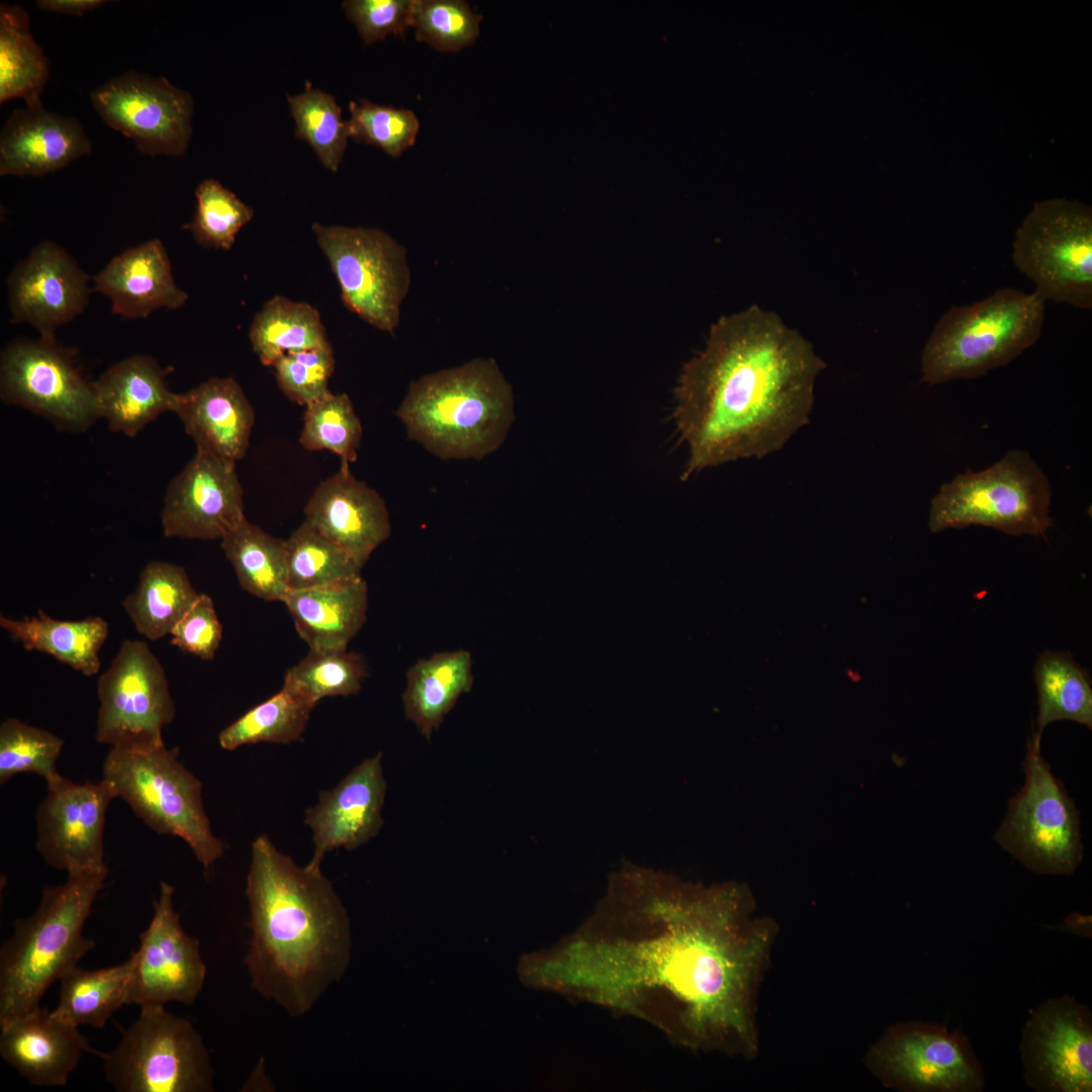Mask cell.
Instances as JSON below:
<instances>
[{"label":"cell","instance_id":"60d3db41","mask_svg":"<svg viewBox=\"0 0 1092 1092\" xmlns=\"http://www.w3.org/2000/svg\"><path fill=\"white\" fill-rule=\"evenodd\" d=\"M295 136L307 143L323 166L337 172L348 146L347 121L333 95L310 86L287 95Z\"/></svg>","mask_w":1092,"mask_h":1092},{"label":"cell","instance_id":"7dc6e473","mask_svg":"<svg viewBox=\"0 0 1092 1092\" xmlns=\"http://www.w3.org/2000/svg\"><path fill=\"white\" fill-rule=\"evenodd\" d=\"M272 367L282 392L292 401L307 406L331 392L329 381L335 369L333 347L290 352Z\"/></svg>","mask_w":1092,"mask_h":1092},{"label":"cell","instance_id":"44dd1931","mask_svg":"<svg viewBox=\"0 0 1092 1092\" xmlns=\"http://www.w3.org/2000/svg\"><path fill=\"white\" fill-rule=\"evenodd\" d=\"M7 285L11 322L30 325L43 339H55L59 327L82 313L91 292L88 275L52 242L33 247L14 266Z\"/></svg>","mask_w":1092,"mask_h":1092},{"label":"cell","instance_id":"5b68a950","mask_svg":"<svg viewBox=\"0 0 1092 1092\" xmlns=\"http://www.w3.org/2000/svg\"><path fill=\"white\" fill-rule=\"evenodd\" d=\"M106 875V866L68 873L64 884L42 889L30 916L14 921L0 949V1024L38 1007L48 988L94 948L83 927Z\"/></svg>","mask_w":1092,"mask_h":1092},{"label":"cell","instance_id":"d6a6232c","mask_svg":"<svg viewBox=\"0 0 1092 1092\" xmlns=\"http://www.w3.org/2000/svg\"><path fill=\"white\" fill-rule=\"evenodd\" d=\"M49 78V61L30 33L27 12L1 4L0 102L21 98L28 107L40 105Z\"/></svg>","mask_w":1092,"mask_h":1092},{"label":"cell","instance_id":"7c38bea8","mask_svg":"<svg viewBox=\"0 0 1092 1092\" xmlns=\"http://www.w3.org/2000/svg\"><path fill=\"white\" fill-rule=\"evenodd\" d=\"M344 305L374 328L393 334L412 276L406 250L376 228L311 224Z\"/></svg>","mask_w":1092,"mask_h":1092},{"label":"cell","instance_id":"ee69618b","mask_svg":"<svg viewBox=\"0 0 1092 1092\" xmlns=\"http://www.w3.org/2000/svg\"><path fill=\"white\" fill-rule=\"evenodd\" d=\"M64 741L54 733L9 718L0 725V783L22 772L46 782L59 772L56 767Z\"/></svg>","mask_w":1092,"mask_h":1092},{"label":"cell","instance_id":"4dcf8cb0","mask_svg":"<svg viewBox=\"0 0 1092 1092\" xmlns=\"http://www.w3.org/2000/svg\"><path fill=\"white\" fill-rule=\"evenodd\" d=\"M0 626L26 650L50 654L84 675L99 670V650L108 635V624L101 617L57 620L39 610L22 619L1 615Z\"/></svg>","mask_w":1092,"mask_h":1092},{"label":"cell","instance_id":"8992f818","mask_svg":"<svg viewBox=\"0 0 1092 1092\" xmlns=\"http://www.w3.org/2000/svg\"><path fill=\"white\" fill-rule=\"evenodd\" d=\"M1045 301L1001 288L970 305L951 306L935 325L921 358L929 385L972 379L1005 366L1040 337Z\"/></svg>","mask_w":1092,"mask_h":1092},{"label":"cell","instance_id":"4316f807","mask_svg":"<svg viewBox=\"0 0 1092 1092\" xmlns=\"http://www.w3.org/2000/svg\"><path fill=\"white\" fill-rule=\"evenodd\" d=\"M94 290L111 302L113 313L147 317L160 308L177 309L189 295L175 282L168 253L159 239L127 249L94 277Z\"/></svg>","mask_w":1092,"mask_h":1092},{"label":"cell","instance_id":"8d00e7d4","mask_svg":"<svg viewBox=\"0 0 1092 1092\" xmlns=\"http://www.w3.org/2000/svg\"><path fill=\"white\" fill-rule=\"evenodd\" d=\"M240 585L266 601H280L289 592L286 540L269 535L245 520L220 543Z\"/></svg>","mask_w":1092,"mask_h":1092},{"label":"cell","instance_id":"bcb514c9","mask_svg":"<svg viewBox=\"0 0 1092 1092\" xmlns=\"http://www.w3.org/2000/svg\"><path fill=\"white\" fill-rule=\"evenodd\" d=\"M349 111L348 135L356 142L377 146L392 158H398L416 143L420 122L413 110L361 99L351 101Z\"/></svg>","mask_w":1092,"mask_h":1092},{"label":"cell","instance_id":"7a4b0ae2","mask_svg":"<svg viewBox=\"0 0 1092 1092\" xmlns=\"http://www.w3.org/2000/svg\"><path fill=\"white\" fill-rule=\"evenodd\" d=\"M826 367L813 346L758 305L719 318L684 366L673 419L689 448L682 478L781 450L810 422Z\"/></svg>","mask_w":1092,"mask_h":1092},{"label":"cell","instance_id":"b9f144b4","mask_svg":"<svg viewBox=\"0 0 1092 1092\" xmlns=\"http://www.w3.org/2000/svg\"><path fill=\"white\" fill-rule=\"evenodd\" d=\"M362 425L346 393L330 392L305 406L299 443L309 451L328 450L341 462H355Z\"/></svg>","mask_w":1092,"mask_h":1092},{"label":"cell","instance_id":"8fae6325","mask_svg":"<svg viewBox=\"0 0 1092 1092\" xmlns=\"http://www.w3.org/2000/svg\"><path fill=\"white\" fill-rule=\"evenodd\" d=\"M1023 767L1024 786L1009 801L995 839L1033 872L1071 875L1083 856L1079 812L1032 739Z\"/></svg>","mask_w":1092,"mask_h":1092},{"label":"cell","instance_id":"f6af8a7d","mask_svg":"<svg viewBox=\"0 0 1092 1092\" xmlns=\"http://www.w3.org/2000/svg\"><path fill=\"white\" fill-rule=\"evenodd\" d=\"M482 15L462 0H414L416 38L439 52L456 53L479 35Z\"/></svg>","mask_w":1092,"mask_h":1092},{"label":"cell","instance_id":"83f0119b","mask_svg":"<svg viewBox=\"0 0 1092 1092\" xmlns=\"http://www.w3.org/2000/svg\"><path fill=\"white\" fill-rule=\"evenodd\" d=\"M168 372L148 355L114 363L93 381L99 418L111 431L134 437L161 414L174 413L179 393L168 388Z\"/></svg>","mask_w":1092,"mask_h":1092},{"label":"cell","instance_id":"816d5d0a","mask_svg":"<svg viewBox=\"0 0 1092 1092\" xmlns=\"http://www.w3.org/2000/svg\"><path fill=\"white\" fill-rule=\"evenodd\" d=\"M1065 928L1078 935L1090 936L1091 919L1081 914H1071L1065 919Z\"/></svg>","mask_w":1092,"mask_h":1092},{"label":"cell","instance_id":"ab89813d","mask_svg":"<svg viewBox=\"0 0 1092 1092\" xmlns=\"http://www.w3.org/2000/svg\"><path fill=\"white\" fill-rule=\"evenodd\" d=\"M366 675L365 663L355 652L309 650L286 671L283 687L314 707L327 697L357 694Z\"/></svg>","mask_w":1092,"mask_h":1092},{"label":"cell","instance_id":"30bf717a","mask_svg":"<svg viewBox=\"0 0 1092 1092\" xmlns=\"http://www.w3.org/2000/svg\"><path fill=\"white\" fill-rule=\"evenodd\" d=\"M1015 267L1044 301L1092 307V212L1061 198L1034 204L1012 243Z\"/></svg>","mask_w":1092,"mask_h":1092},{"label":"cell","instance_id":"9c48e42d","mask_svg":"<svg viewBox=\"0 0 1092 1092\" xmlns=\"http://www.w3.org/2000/svg\"><path fill=\"white\" fill-rule=\"evenodd\" d=\"M116 1048L90 1054L103 1062L107 1081L120 1092H209L214 1071L203 1040L186 1019L164 1006L141 1007Z\"/></svg>","mask_w":1092,"mask_h":1092},{"label":"cell","instance_id":"d6986e66","mask_svg":"<svg viewBox=\"0 0 1092 1092\" xmlns=\"http://www.w3.org/2000/svg\"><path fill=\"white\" fill-rule=\"evenodd\" d=\"M46 783L35 812V847L44 862L67 873L104 867L105 816L116 798L111 784H76L60 774Z\"/></svg>","mask_w":1092,"mask_h":1092},{"label":"cell","instance_id":"c3c4849f","mask_svg":"<svg viewBox=\"0 0 1092 1092\" xmlns=\"http://www.w3.org/2000/svg\"><path fill=\"white\" fill-rule=\"evenodd\" d=\"M414 0H347L342 3L366 44L412 27Z\"/></svg>","mask_w":1092,"mask_h":1092},{"label":"cell","instance_id":"1f68e13d","mask_svg":"<svg viewBox=\"0 0 1092 1092\" xmlns=\"http://www.w3.org/2000/svg\"><path fill=\"white\" fill-rule=\"evenodd\" d=\"M198 597L183 567L155 560L143 568L122 606L136 631L156 641L171 633Z\"/></svg>","mask_w":1092,"mask_h":1092},{"label":"cell","instance_id":"f907efd6","mask_svg":"<svg viewBox=\"0 0 1092 1092\" xmlns=\"http://www.w3.org/2000/svg\"><path fill=\"white\" fill-rule=\"evenodd\" d=\"M105 3L103 0H39L36 6L52 13L81 16Z\"/></svg>","mask_w":1092,"mask_h":1092},{"label":"cell","instance_id":"7402d4cb","mask_svg":"<svg viewBox=\"0 0 1092 1092\" xmlns=\"http://www.w3.org/2000/svg\"><path fill=\"white\" fill-rule=\"evenodd\" d=\"M386 790L379 752L357 764L336 787L321 792L316 804L304 813L313 843L306 864L321 869L328 852L341 847L352 850L376 836L383 825Z\"/></svg>","mask_w":1092,"mask_h":1092},{"label":"cell","instance_id":"7bdbcfd3","mask_svg":"<svg viewBox=\"0 0 1092 1092\" xmlns=\"http://www.w3.org/2000/svg\"><path fill=\"white\" fill-rule=\"evenodd\" d=\"M196 210L183 229L200 246L231 250L241 229L254 217L252 207L215 179L203 180L195 190Z\"/></svg>","mask_w":1092,"mask_h":1092},{"label":"cell","instance_id":"ac0fdd59","mask_svg":"<svg viewBox=\"0 0 1092 1092\" xmlns=\"http://www.w3.org/2000/svg\"><path fill=\"white\" fill-rule=\"evenodd\" d=\"M174 888L161 882L154 916L140 934V946L131 953L132 975L128 1004L165 1006L177 1001L191 1005L204 985L206 966L199 941L186 934L173 906Z\"/></svg>","mask_w":1092,"mask_h":1092},{"label":"cell","instance_id":"d590c367","mask_svg":"<svg viewBox=\"0 0 1092 1092\" xmlns=\"http://www.w3.org/2000/svg\"><path fill=\"white\" fill-rule=\"evenodd\" d=\"M1038 713L1032 741L1040 744L1046 725L1060 720L1092 728V688L1089 672L1070 652L1043 651L1034 666Z\"/></svg>","mask_w":1092,"mask_h":1092},{"label":"cell","instance_id":"d4e9b609","mask_svg":"<svg viewBox=\"0 0 1092 1092\" xmlns=\"http://www.w3.org/2000/svg\"><path fill=\"white\" fill-rule=\"evenodd\" d=\"M90 140L74 117L42 105L18 108L0 134V175L42 176L90 154Z\"/></svg>","mask_w":1092,"mask_h":1092},{"label":"cell","instance_id":"3957f363","mask_svg":"<svg viewBox=\"0 0 1092 1092\" xmlns=\"http://www.w3.org/2000/svg\"><path fill=\"white\" fill-rule=\"evenodd\" d=\"M246 897L252 986L290 1016L305 1015L350 963L343 902L321 869L296 864L266 834L251 845Z\"/></svg>","mask_w":1092,"mask_h":1092},{"label":"cell","instance_id":"603a6c76","mask_svg":"<svg viewBox=\"0 0 1092 1092\" xmlns=\"http://www.w3.org/2000/svg\"><path fill=\"white\" fill-rule=\"evenodd\" d=\"M304 516L305 523L346 550L361 568L391 532L384 499L357 479L347 462L318 484Z\"/></svg>","mask_w":1092,"mask_h":1092},{"label":"cell","instance_id":"cb8c5ba5","mask_svg":"<svg viewBox=\"0 0 1092 1092\" xmlns=\"http://www.w3.org/2000/svg\"><path fill=\"white\" fill-rule=\"evenodd\" d=\"M0 1027L1 1058L36 1086H64L92 1051L77 1026L40 1006Z\"/></svg>","mask_w":1092,"mask_h":1092},{"label":"cell","instance_id":"484cf974","mask_svg":"<svg viewBox=\"0 0 1092 1092\" xmlns=\"http://www.w3.org/2000/svg\"><path fill=\"white\" fill-rule=\"evenodd\" d=\"M174 413L196 451L235 463L248 450L255 411L233 377H212L179 393Z\"/></svg>","mask_w":1092,"mask_h":1092},{"label":"cell","instance_id":"f1b7e54d","mask_svg":"<svg viewBox=\"0 0 1092 1092\" xmlns=\"http://www.w3.org/2000/svg\"><path fill=\"white\" fill-rule=\"evenodd\" d=\"M309 650L347 649L366 621L367 583L362 576L300 590L283 600Z\"/></svg>","mask_w":1092,"mask_h":1092},{"label":"cell","instance_id":"9a60e30c","mask_svg":"<svg viewBox=\"0 0 1092 1092\" xmlns=\"http://www.w3.org/2000/svg\"><path fill=\"white\" fill-rule=\"evenodd\" d=\"M888 1086L911 1092H981L985 1075L969 1037L944 1024L908 1022L891 1028L868 1057Z\"/></svg>","mask_w":1092,"mask_h":1092},{"label":"cell","instance_id":"f546056e","mask_svg":"<svg viewBox=\"0 0 1092 1092\" xmlns=\"http://www.w3.org/2000/svg\"><path fill=\"white\" fill-rule=\"evenodd\" d=\"M468 650L441 651L419 658L406 672L402 705L406 718L428 740L458 699L473 686Z\"/></svg>","mask_w":1092,"mask_h":1092},{"label":"cell","instance_id":"e0dca14e","mask_svg":"<svg viewBox=\"0 0 1092 1092\" xmlns=\"http://www.w3.org/2000/svg\"><path fill=\"white\" fill-rule=\"evenodd\" d=\"M1026 1085L1037 1092L1092 1091V1012L1075 997L1031 1011L1019 1043Z\"/></svg>","mask_w":1092,"mask_h":1092},{"label":"cell","instance_id":"4fadbf2b","mask_svg":"<svg viewBox=\"0 0 1092 1092\" xmlns=\"http://www.w3.org/2000/svg\"><path fill=\"white\" fill-rule=\"evenodd\" d=\"M97 694V742L128 750L165 744L162 729L173 721L175 705L165 670L146 642H122Z\"/></svg>","mask_w":1092,"mask_h":1092},{"label":"cell","instance_id":"e575fe53","mask_svg":"<svg viewBox=\"0 0 1092 1092\" xmlns=\"http://www.w3.org/2000/svg\"><path fill=\"white\" fill-rule=\"evenodd\" d=\"M249 339L265 366H272L290 352L331 345L318 310L309 303L281 295L267 300L255 314Z\"/></svg>","mask_w":1092,"mask_h":1092},{"label":"cell","instance_id":"74e56055","mask_svg":"<svg viewBox=\"0 0 1092 1092\" xmlns=\"http://www.w3.org/2000/svg\"><path fill=\"white\" fill-rule=\"evenodd\" d=\"M314 707L297 694L281 691L256 705L218 734L222 749L232 751L246 744L272 742L289 744L299 740Z\"/></svg>","mask_w":1092,"mask_h":1092},{"label":"cell","instance_id":"277c9868","mask_svg":"<svg viewBox=\"0 0 1092 1092\" xmlns=\"http://www.w3.org/2000/svg\"><path fill=\"white\" fill-rule=\"evenodd\" d=\"M515 396L493 358L426 374L395 411L407 438L442 460H481L504 443Z\"/></svg>","mask_w":1092,"mask_h":1092},{"label":"cell","instance_id":"681fc988","mask_svg":"<svg viewBox=\"0 0 1092 1092\" xmlns=\"http://www.w3.org/2000/svg\"><path fill=\"white\" fill-rule=\"evenodd\" d=\"M171 644L205 660L212 659L222 637V627L211 598L199 597L172 629Z\"/></svg>","mask_w":1092,"mask_h":1092},{"label":"cell","instance_id":"5bb4252c","mask_svg":"<svg viewBox=\"0 0 1092 1092\" xmlns=\"http://www.w3.org/2000/svg\"><path fill=\"white\" fill-rule=\"evenodd\" d=\"M0 397L52 422L83 432L99 418L93 382L56 339H16L0 358Z\"/></svg>","mask_w":1092,"mask_h":1092},{"label":"cell","instance_id":"ffe728a7","mask_svg":"<svg viewBox=\"0 0 1092 1092\" xmlns=\"http://www.w3.org/2000/svg\"><path fill=\"white\" fill-rule=\"evenodd\" d=\"M236 464L196 451L169 483L161 523L169 538L222 539L246 519Z\"/></svg>","mask_w":1092,"mask_h":1092},{"label":"cell","instance_id":"6da1fadb","mask_svg":"<svg viewBox=\"0 0 1092 1092\" xmlns=\"http://www.w3.org/2000/svg\"><path fill=\"white\" fill-rule=\"evenodd\" d=\"M769 932L739 894L628 864L595 912L519 962L522 983L643 1019L689 1048H755L754 984Z\"/></svg>","mask_w":1092,"mask_h":1092},{"label":"cell","instance_id":"836d02e7","mask_svg":"<svg viewBox=\"0 0 1092 1092\" xmlns=\"http://www.w3.org/2000/svg\"><path fill=\"white\" fill-rule=\"evenodd\" d=\"M133 959L109 968L74 967L62 976L54 1014L77 1027L102 1028L112 1014L127 1005Z\"/></svg>","mask_w":1092,"mask_h":1092},{"label":"cell","instance_id":"52a82bcc","mask_svg":"<svg viewBox=\"0 0 1092 1092\" xmlns=\"http://www.w3.org/2000/svg\"><path fill=\"white\" fill-rule=\"evenodd\" d=\"M102 775L151 829L183 839L205 871L223 855L225 845L203 807L201 782L179 761L178 748H111Z\"/></svg>","mask_w":1092,"mask_h":1092},{"label":"cell","instance_id":"f35d334b","mask_svg":"<svg viewBox=\"0 0 1092 1092\" xmlns=\"http://www.w3.org/2000/svg\"><path fill=\"white\" fill-rule=\"evenodd\" d=\"M286 563L289 590L361 576V567L346 550L305 522L286 540Z\"/></svg>","mask_w":1092,"mask_h":1092},{"label":"cell","instance_id":"2e32d148","mask_svg":"<svg viewBox=\"0 0 1092 1092\" xmlns=\"http://www.w3.org/2000/svg\"><path fill=\"white\" fill-rule=\"evenodd\" d=\"M100 118L144 154L179 157L192 134L193 99L164 77L129 71L91 93Z\"/></svg>","mask_w":1092,"mask_h":1092},{"label":"cell","instance_id":"ba28073f","mask_svg":"<svg viewBox=\"0 0 1092 1092\" xmlns=\"http://www.w3.org/2000/svg\"><path fill=\"white\" fill-rule=\"evenodd\" d=\"M1051 494L1031 456L1009 451L992 466L942 484L931 502L928 527L933 533L980 525L1011 535H1043L1052 525Z\"/></svg>","mask_w":1092,"mask_h":1092}]
</instances>
